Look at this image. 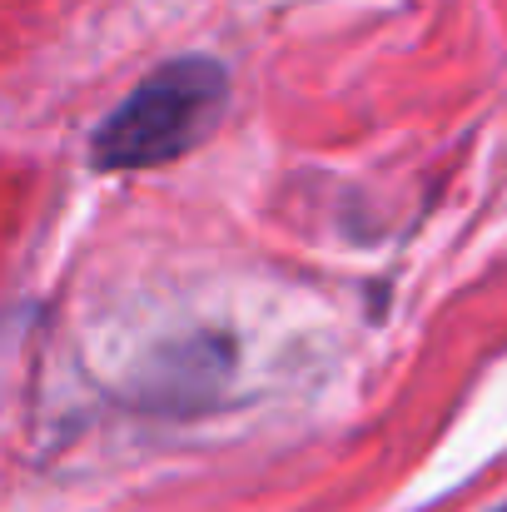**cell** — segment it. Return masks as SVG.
Instances as JSON below:
<instances>
[{"label":"cell","instance_id":"obj_1","mask_svg":"<svg viewBox=\"0 0 507 512\" xmlns=\"http://www.w3.org/2000/svg\"><path fill=\"white\" fill-rule=\"evenodd\" d=\"M229 105V75L219 60L184 55L145 75L90 135L100 170H155L199 150Z\"/></svg>","mask_w":507,"mask_h":512}]
</instances>
